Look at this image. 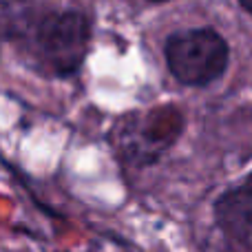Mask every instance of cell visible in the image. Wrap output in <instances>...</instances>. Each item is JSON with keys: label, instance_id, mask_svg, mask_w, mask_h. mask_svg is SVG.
Wrapping results in <instances>:
<instances>
[{"label": "cell", "instance_id": "3", "mask_svg": "<svg viewBox=\"0 0 252 252\" xmlns=\"http://www.w3.org/2000/svg\"><path fill=\"white\" fill-rule=\"evenodd\" d=\"M213 217L232 252H252V170L215 199Z\"/></svg>", "mask_w": 252, "mask_h": 252}, {"label": "cell", "instance_id": "5", "mask_svg": "<svg viewBox=\"0 0 252 252\" xmlns=\"http://www.w3.org/2000/svg\"><path fill=\"white\" fill-rule=\"evenodd\" d=\"M148 2H168V0H148Z\"/></svg>", "mask_w": 252, "mask_h": 252}, {"label": "cell", "instance_id": "4", "mask_svg": "<svg viewBox=\"0 0 252 252\" xmlns=\"http://www.w3.org/2000/svg\"><path fill=\"white\" fill-rule=\"evenodd\" d=\"M239 4L246 9L248 13H252V0H239Z\"/></svg>", "mask_w": 252, "mask_h": 252}, {"label": "cell", "instance_id": "1", "mask_svg": "<svg viewBox=\"0 0 252 252\" xmlns=\"http://www.w3.org/2000/svg\"><path fill=\"white\" fill-rule=\"evenodd\" d=\"M18 7V0H16ZM4 40H22L38 71L51 78L78 73L91 42V20L78 9H56L29 18L25 9L4 4Z\"/></svg>", "mask_w": 252, "mask_h": 252}, {"label": "cell", "instance_id": "2", "mask_svg": "<svg viewBox=\"0 0 252 252\" xmlns=\"http://www.w3.org/2000/svg\"><path fill=\"white\" fill-rule=\"evenodd\" d=\"M164 56L177 82L184 87H208L226 73L230 47L217 29L199 27L168 35Z\"/></svg>", "mask_w": 252, "mask_h": 252}]
</instances>
